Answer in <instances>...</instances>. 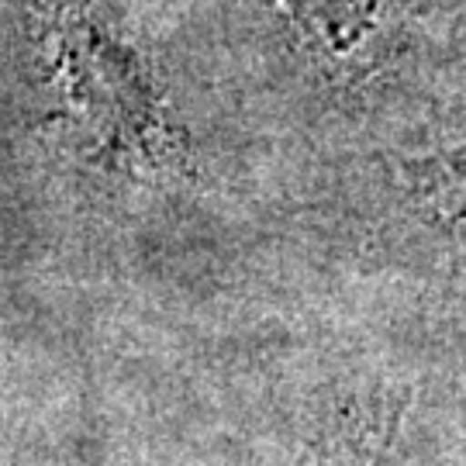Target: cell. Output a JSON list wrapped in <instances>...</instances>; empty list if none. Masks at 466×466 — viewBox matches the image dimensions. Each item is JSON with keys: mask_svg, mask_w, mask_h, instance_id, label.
Here are the masks:
<instances>
[{"mask_svg": "<svg viewBox=\"0 0 466 466\" xmlns=\"http://www.w3.org/2000/svg\"><path fill=\"white\" fill-rule=\"evenodd\" d=\"M49 59L69 125L100 167L156 177L184 167V138L169 121L142 56L84 7H56Z\"/></svg>", "mask_w": 466, "mask_h": 466, "instance_id": "6da1fadb", "label": "cell"}, {"mask_svg": "<svg viewBox=\"0 0 466 466\" xmlns=\"http://www.w3.org/2000/svg\"><path fill=\"white\" fill-rule=\"evenodd\" d=\"M332 66H370L398 21V0H280Z\"/></svg>", "mask_w": 466, "mask_h": 466, "instance_id": "7a4b0ae2", "label": "cell"}, {"mask_svg": "<svg viewBox=\"0 0 466 466\" xmlns=\"http://www.w3.org/2000/svg\"><path fill=\"white\" fill-rule=\"evenodd\" d=\"M335 466H377V460H373L370 452H360V456H356V452H346V460L339 456V460H335Z\"/></svg>", "mask_w": 466, "mask_h": 466, "instance_id": "3957f363", "label": "cell"}]
</instances>
